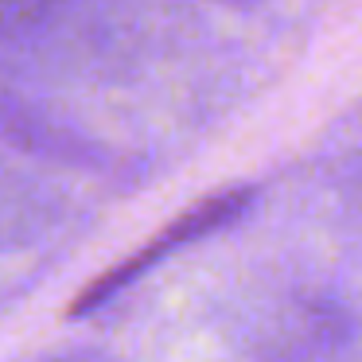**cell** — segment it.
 Instances as JSON below:
<instances>
[{
  "label": "cell",
  "instance_id": "cell-3",
  "mask_svg": "<svg viewBox=\"0 0 362 362\" xmlns=\"http://www.w3.org/2000/svg\"><path fill=\"white\" fill-rule=\"evenodd\" d=\"M98 35L94 0H0V47L35 63H66Z\"/></svg>",
  "mask_w": 362,
  "mask_h": 362
},
{
  "label": "cell",
  "instance_id": "cell-4",
  "mask_svg": "<svg viewBox=\"0 0 362 362\" xmlns=\"http://www.w3.org/2000/svg\"><path fill=\"white\" fill-rule=\"evenodd\" d=\"M63 222L59 195L0 144V250L35 245Z\"/></svg>",
  "mask_w": 362,
  "mask_h": 362
},
{
  "label": "cell",
  "instance_id": "cell-1",
  "mask_svg": "<svg viewBox=\"0 0 362 362\" xmlns=\"http://www.w3.org/2000/svg\"><path fill=\"white\" fill-rule=\"evenodd\" d=\"M265 362H358V323L327 296H292L257 320Z\"/></svg>",
  "mask_w": 362,
  "mask_h": 362
},
{
  "label": "cell",
  "instance_id": "cell-2",
  "mask_svg": "<svg viewBox=\"0 0 362 362\" xmlns=\"http://www.w3.org/2000/svg\"><path fill=\"white\" fill-rule=\"evenodd\" d=\"M253 203V191L250 187H230V191H218V195L203 199V203H195L191 211H183L180 218H172L164 230H160L156 238H152L148 245H141L136 253H129L121 265H113L110 273H102L98 281L86 284V292H82L78 300H74L71 315H90L94 308L110 304L113 296H121L125 288H133V281H141L148 269H156L160 261H168L172 253L187 250V245L203 242V238H211L214 230L230 226V222H238L245 211H250Z\"/></svg>",
  "mask_w": 362,
  "mask_h": 362
}]
</instances>
